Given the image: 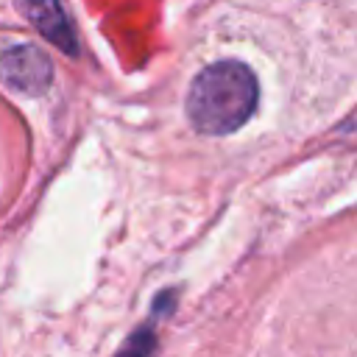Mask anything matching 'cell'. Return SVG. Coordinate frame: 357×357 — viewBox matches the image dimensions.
I'll return each instance as SVG.
<instances>
[{
  "mask_svg": "<svg viewBox=\"0 0 357 357\" xmlns=\"http://www.w3.org/2000/svg\"><path fill=\"white\" fill-rule=\"evenodd\" d=\"M257 78L240 61H215L201 70L187 92V117L201 134H229L257 109Z\"/></svg>",
  "mask_w": 357,
  "mask_h": 357,
  "instance_id": "cell-1",
  "label": "cell"
},
{
  "mask_svg": "<svg viewBox=\"0 0 357 357\" xmlns=\"http://www.w3.org/2000/svg\"><path fill=\"white\" fill-rule=\"evenodd\" d=\"M0 78L17 92L39 95V92H45L50 86L53 67H50V59L39 47L17 45V47L3 50V56H0Z\"/></svg>",
  "mask_w": 357,
  "mask_h": 357,
  "instance_id": "cell-2",
  "label": "cell"
},
{
  "mask_svg": "<svg viewBox=\"0 0 357 357\" xmlns=\"http://www.w3.org/2000/svg\"><path fill=\"white\" fill-rule=\"evenodd\" d=\"M17 8L22 11V17L56 47H61L67 56L78 53V45L73 39V28L61 11L59 0H17Z\"/></svg>",
  "mask_w": 357,
  "mask_h": 357,
  "instance_id": "cell-3",
  "label": "cell"
},
{
  "mask_svg": "<svg viewBox=\"0 0 357 357\" xmlns=\"http://www.w3.org/2000/svg\"><path fill=\"white\" fill-rule=\"evenodd\" d=\"M153 349H156V337H153L151 326H142V329H137V332L123 343V349L117 351V357H151Z\"/></svg>",
  "mask_w": 357,
  "mask_h": 357,
  "instance_id": "cell-4",
  "label": "cell"
}]
</instances>
